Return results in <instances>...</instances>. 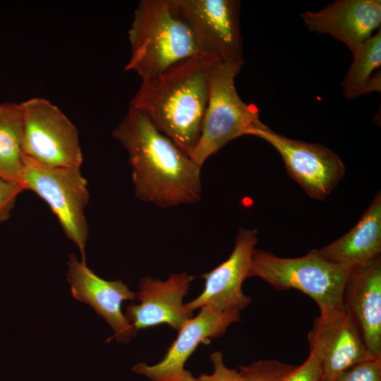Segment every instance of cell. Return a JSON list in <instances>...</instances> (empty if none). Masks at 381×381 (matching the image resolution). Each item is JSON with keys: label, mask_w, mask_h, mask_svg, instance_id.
Masks as SVG:
<instances>
[{"label": "cell", "mask_w": 381, "mask_h": 381, "mask_svg": "<svg viewBox=\"0 0 381 381\" xmlns=\"http://www.w3.org/2000/svg\"><path fill=\"white\" fill-rule=\"evenodd\" d=\"M295 366L277 360H258L239 367L243 381H281Z\"/></svg>", "instance_id": "20"}, {"label": "cell", "mask_w": 381, "mask_h": 381, "mask_svg": "<svg viewBox=\"0 0 381 381\" xmlns=\"http://www.w3.org/2000/svg\"><path fill=\"white\" fill-rule=\"evenodd\" d=\"M128 35L131 54L125 71L135 72L142 81L183 59L207 54L179 0L140 1Z\"/></svg>", "instance_id": "3"}, {"label": "cell", "mask_w": 381, "mask_h": 381, "mask_svg": "<svg viewBox=\"0 0 381 381\" xmlns=\"http://www.w3.org/2000/svg\"><path fill=\"white\" fill-rule=\"evenodd\" d=\"M19 183L24 190H32L49 205L66 236L79 248L82 262H85L89 229L85 212L90 194L80 167H49L24 156Z\"/></svg>", "instance_id": "6"}, {"label": "cell", "mask_w": 381, "mask_h": 381, "mask_svg": "<svg viewBox=\"0 0 381 381\" xmlns=\"http://www.w3.org/2000/svg\"><path fill=\"white\" fill-rule=\"evenodd\" d=\"M334 381H381V356L370 358L353 365Z\"/></svg>", "instance_id": "22"}, {"label": "cell", "mask_w": 381, "mask_h": 381, "mask_svg": "<svg viewBox=\"0 0 381 381\" xmlns=\"http://www.w3.org/2000/svg\"><path fill=\"white\" fill-rule=\"evenodd\" d=\"M175 381H196V379L189 371L186 370L183 376Z\"/></svg>", "instance_id": "25"}, {"label": "cell", "mask_w": 381, "mask_h": 381, "mask_svg": "<svg viewBox=\"0 0 381 381\" xmlns=\"http://www.w3.org/2000/svg\"><path fill=\"white\" fill-rule=\"evenodd\" d=\"M23 190L19 182L0 179V224L9 219L16 199Z\"/></svg>", "instance_id": "24"}, {"label": "cell", "mask_w": 381, "mask_h": 381, "mask_svg": "<svg viewBox=\"0 0 381 381\" xmlns=\"http://www.w3.org/2000/svg\"><path fill=\"white\" fill-rule=\"evenodd\" d=\"M343 303L373 357L381 356V258L353 269Z\"/></svg>", "instance_id": "16"}, {"label": "cell", "mask_w": 381, "mask_h": 381, "mask_svg": "<svg viewBox=\"0 0 381 381\" xmlns=\"http://www.w3.org/2000/svg\"><path fill=\"white\" fill-rule=\"evenodd\" d=\"M249 135L263 139L279 153L289 176L312 198L325 200L344 175L342 160L322 145L291 139L262 123Z\"/></svg>", "instance_id": "8"}, {"label": "cell", "mask_w": 381, "mask_h": 381, "mask_svg": "<svg viewBox=\"0 0 381 381\" xmlns=\"http://www.w3.org/2000/svg\"><path fill=\"white\" fill-rule=\"evenodd\" d=\"M67 279L72 296L90 306L112 328L111 339L127 344L135 337L137 332L121 310L123 301L136 300V294L126 284L100 278L75 254L69 256Z\"/></svg>", "instance_id": "14"}, {"label": "cell", "mask_w": 381, "mask_h": 381, "mask_svg": "<svg viewBox=\"0 0 381 381\" xmlns=\"http://www.w3.org/2000/svg\"><path fill=\"white\" fill-rule=\"evenodd\" d=\"M241 67L216 61L211 70L209 97L198 140L190 157L200 167L230 141L258 126L260 110L244 102L235 86Z\"/></svg>", "instance_id": "5"}, {"label": "cell", "mask_w": 381, "mask_h": 381, "mask_svg": "<svg viewBox=\"0 0 381 381\" xmlns=\"http://www.w3.org/2000/svg\"><path fill=\"white\" fill-rule=\"evenodd\" d=\"M178 331V335L164 357L155 365L139 363L132 370L150 381H175L183 376L185 363L200 344L225 334L228 327L240 320V312L218 311L210 307L200 308Z\"/></svg>", "instance_id": "12"}, {"label": "cell", "mask_w": 381, "mask_h": 381, "mask_svg": "<svg viewBox=\"0 0 381 381\" xmlns=\"http://www.w3.org/2000/svg\"><path fill=\"white\" fill-rule=\"evenodd\" d=\"M310 32L327 34L344 43L352 54L381 23L380 0H338L318 12L301 13Z\"/></svg>", "instance_id": "15"}, {"label": "cell", "mask_w": 381, "mask_h": 381, "mask_svg": "<svg viewBox=\"0 0 381 381\" xmlns=\"http://www.w3.org/2000/svg\"><path fill=\"white\" fill-rule=\"evenodd\" d=\"M111 135L128 153L140 200L162 208L201 200V167L141 112L129 106Z\"/></svg>", "instance_id": "1"}, {"label": "cell", "mask_w": 381, "mask_h": 381, "mask_svg": "<svg viewBox=\"0 0 381 381\" xmlns=\"http://www.w3.org/2000/svg\"><path fill=\"white\" fill-rule=\"evenodd\" d=\"M217 61L207 54L183 59L143 80L130 102L189 157L200 136L210 72Z\"/></svg>", "instance_id": "2"}, {"label": "cell", "mask_w": 381, "mask_h": 381, "mask_svg": "<svg viewBox=\"0 0 381 381\" xmlns=\"http://www.w3.org/2000/svg\"><path fill=\"white\" fill-rule=\"evenodd\" d=\"M258 240L256 229H240L229 257L202 275L204 289L199 296L185 303L186 308L193 312L207 306L218 311L240 312L247 307L252 300L243 293L242 286L248 277Z\"/></svg>", "instance_id": "10"}, {"label": "cell", "mask_w": 381, "mask_h": 381, "mask_svg": "<svg viewBox=\"0 0 381 381\" xmlns=\"http://www.w3.org/2000/svg\"><path fill=\"white\" fill-rule=\"evenodd\" d=\"M204 52L242 67L240 2L237 0H179Z\"/></svg>", "instance_id": "9"}, {"label": "cell", "mask_w": 381, "mask_h": 381, "mask_svg": "<svg viewBox=\"0 0 381 381\" xmlns=\"http://www.w3.org/2000/svg\"><path fill=\"white\" fill-rule=\"evenodd\" d=\"M19 104L24 156L49 167H81L83 158L78 131L66 114L42 97Z\"/></svg>", "instance_id": "7"}, {"label": "cell", "mask_w": 381, "mask_h": 381, "mask_svg": "<svg viewBox=\"0 0 381 381\" xmlns=\"http://www.w3.org/2000/svg\"><path fill=\"white\" fill-rule=\"evenodd\" d=\"M210 360L213 365L212 374H202L195 377L196 381H243L240 373L226 366L223 354L220 351L211 353Z\"/></svg>", "instance_id": "23"}, {"label": "cell", "mask_w": 381, "mask_h": 381, "mask_svg": "<svg viewBox=\"0 0 381 381\" xmlns=\"http://www.w3.org/2000/svg\"><path fill=\"white\" fill-rule=\"evenodd\" d=\"M308 340L310 349L321 358L323 381H334L353 365L373 358L344 308L320 313Z\"/></svg>", "instance_id": "13"}, {"label": "cell", "mask_w": 381, "mask_h": 381, "mask_svg": "<svg viewBox=\"0 0 381 381\" xmlns=\"http://www.w3.org/2000/svg\"><path fill=\"white\" fill-rule=\"evenodd\" d=\"M0 107H1V104H0Z\"/></svg>", "instance_id": "26"}, {"label": "cell", "mask_w": 381, "mask_h": 381, "mask_svg": "<svg viewBox=\"0 0 381 381\" xmlns=\"http://www.w3.org/2000/svg\"><path fill=\"white\" fill-rule=\"evenodd\" d=\"M352 270L324 259L314 249L292 258L255 249L248 277L260 278L278 291L299 290L313 298L322 313L344 308V288Z\"/></svg>", "instance_id": "4"}, {"label": "cell", "mask_w": 381, "mask_h": 381, "mask_svg": "<svg viewBox=\"0 0 381 381\" xmlns=\"http://www.w3.org/2000/svg\"><path fill=\"white\" fill-rule=\"evenodd\" d=\"M281 381H323L322 363L318 353L310 349L306 361L295 366Z\"/></svg>", "instance_id": "21"}, {"label": "cell", "mask_w": 381, "mask_h": 381, "mask_svg": "<svg viewBox=\"0 0 381 381\" xmlns=\"http://www.w3.org/2000/svg\"><path fill=\"white\" fill-rule=\"evenodd\" d=\"M352 64L343 82L345 97L353 99L373 91H380V29L353 54Z\"/></svg>", "instance_id": "18"}, {"label": "cell", "mask_w": 381, "mask_h": 381, "mask_svg": "<svg viewBox=\"0 0 381 381\" xmlns=\"http://www.w3.org/2000/svg\"><path fill=\"white\" fill-rule=\"evenodd\" d=\"M315 253L351 269L365 266L380 257L381 195L373 198L357 224L346 234Z\"/></svg>", "instance_id": "17"}, {"label": "cell", "mask_w": 381, "mask_h": 381, "mask_svg": "<svg viewBox=\"0 0 381 381\" xmlns=\"http://www.w3.org/2000/svg\"><path fill=\"white\" fill-rule=\"evenodd\" d=\"M193 280L186 272L171 274L163 281L143 277L135 293L139 303L126 307V319L137 332L162 324L178 332L193 317L183 302Z\"/></svg>", "instance_id": "11"}, {"label": "cell", "mask_w": 381, "mask_h": 381, "mask_svg": "<svg viewBox=\"0 0 381 381\" xmlns=\"http://www.w3.org/2000/svg\"><path fill=\"white\" fill-rule=\"evenodd\" d=\"M23 116L20 104L0 107V179L19 182L24 168Z\"/></svg>", "instance_id": "19"}]
</instances>
